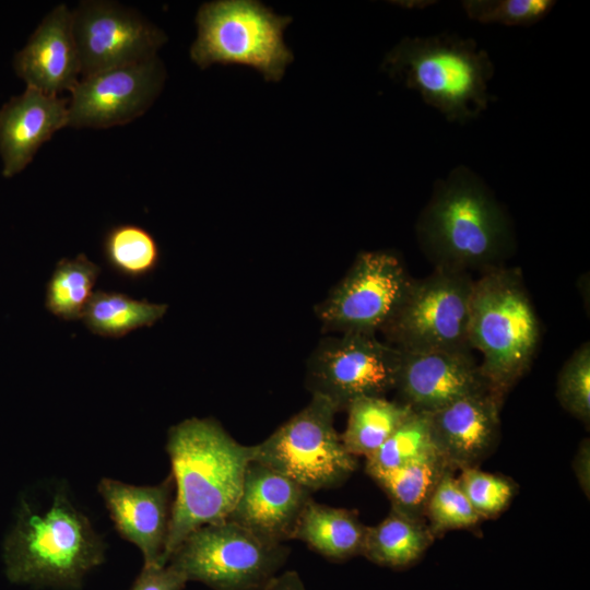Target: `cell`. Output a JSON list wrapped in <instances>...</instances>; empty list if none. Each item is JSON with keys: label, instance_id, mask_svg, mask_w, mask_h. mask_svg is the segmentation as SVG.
I'll return each instance as SVG.
<instances>
[{"label": "cell", "instance_id": "cell-10", "mask_svg": "<svg viewBox=\"0 0 590 590\" xmlns=\"http://www.w3.org/2000/svg\"><path fill=\"white\" fill-rule=\"evenodd\" d=\"M413 280L393 252H361L317 306L316 314L330 331L376 335L391 319Z\"/></svg>", "mask_w": 590, "mask_h": 590}, {"label": "cell", "instance_id": "cell-28", "mask_svg": "<svg viewBox=\"0 0 590 590\" xmlns=\"http://www.w3.org/2000/svg\"><path fill=\"white\" fill-rule=\"evenodd\" d=\"M425 517L435 538L449 530L472 528L483 520L451 470L441 476L434 488L425 507Z\"/></svg>", "mask_w": 590, "mask_h": 590}, {"label": "cell", "instance_id": "cell-18", "mask_svg": "<svg viewBox=\"0 0 590 590\" xmlns=\"http://www.w3.org/2000/svg\"><path fill=\"white\" fill-rule=\"evenodd\" d=\"M13 68L26 87L54 95L74 87L81 79V63L67 4L54 7L44 16L15 54Z\"/></svg>", "mask_w": 590, "mask_h": 590}, {"label": "cell", "instance_id": "cell-24", "mask_svg": "<svg viewBox=\"0 0 590 590\" xmlns=\"http://www.w3.org/2000/svg\"><path fill=\"white\" fill-rule=\"evenodd\" d=\"M166 304L134 299L123 293L97 291L81 320L94 334L119 339L143 327H151L167 311Z\"/></svg>", "mask_w": 590, "mask_h": 590}, {"label": "cell", "instance_id": "cell-32", "mask_svg": "<svg viewBox=\"0 0 590 590\" xmlns=\"http://www.w3.org/2000/svg\"><path fill=\"white\" fill-rule=\"evenodd\" d=\"M187 582L185 574L170 563L143 565L130 590H184Z\"/></svg>", "mask_w": 590, "mask_h": 590}, {"label": "cell", "instance_id": "cell-11", "mask_svg": "<svg viewBox=\"0 0 590 590\" xmlns=\"http://www.w3.org/2000/svg\"><path fill=\"white\" fill-rule=\"evenodd\" d=\"M402 352L375 334L341 333L320 342L307 368L311 394L343 410L363 397H386L396 389Z\"/></svg>", "mask_w": 590, "mask_h": 590}, {"label": "cell", "instance_id": "cell-27", "mask_svg": "<svg viewBox=\"0 0 590 590\" xmlns=\"http://www.w3.org/2000/svg\"><path fill=\"white\" fill-rule=\"evenodd\" d=\"M438 451L428 413L413 412L371 456L365 470L370 476L397 469L424 455Z\"/></svg>", "mask_w": 590, "mask_h": 590}, {"label": "cell", "instance_id": "cell-26", "mask_svg": "<svg viewBox=\"0 0 590 590\" xmlns=\"http://www.w3.org/2000/svg\"><path fill=\"white\" fill-rule=\"evenodd\" d=\"M103 250L108 266L129 279H140L150 274L160 259L154 237L135 224L111 227L104 237Z\"/></svg>", "mask_w": 590, "mask_h": 590}, {"label": "cell", "instance_id": "cell-6", "mask_svg": "<svg viewBox=\"0 0 590 590\" xmlns=\"http://www.w3.org/2000/svg\"><path fill=\"white\" fill-rule=\"evenodd\" d=\"M196 23L190 58L202 69L214 63L244 64L276 82L293 60L283 39L291 17L276 15L260 2H206L199 8Z\"/></svg>", "mask_w": 590, "mask_h": 590}, {"label": "cell", "instance_id": "cell-30", "mask_svg": "<svg viewBox=\"0 0 590 590\" xmlns=\"http://www.w3.org/2000/svg\"><path fill=\"white\" fill-rule=\"evenodd\" d=\"M555 5L553 0H465L469 19L483 24L530 26L544 19Z\"/></svg>", "mask_w": 590, "mask_h": 590}, {"label": "cell", "instance_id": "cell-3", "mask_svg": "<svg viewBox=\"0 0 590 590\" xmlns=\"http://www.w3.org/2000/svg\"><path fill=\"white\" fill-rule=\"evenodd\" d=\"M104 552L87 517L57 494L44 512L22 504L3 546L5 575L13 583L74 590Z\"/></svg>", "mask_w": 590, "mask_h": 590}, {"label": "cell", "instance_id": "cell-19", "mask_svg": "<svg viewBox=\"0 0 590 590\" xmlns=\"http://www.w3.org/2000/svg\"><path fill=\"white\" fill-rule=\"evenodd\" d=\"M68 101L26 87L0 108L2 176L21 173L55 132L69 127Z\"/></svg>", "mask_w": 590, "mask_h": 590}, {"label": "cell", "instance_id": "cell-15", "mask_svg": "<svg viewBox=\"0 0 590 590\" xmlns=\"http://www.w3.org/2000/svg\"><path fill=\"white\" fill-rule=\"evenodd\" d=\"M311 494L287 476L250 461L240 495L227 519L268 542L284 543L293 540Z\"/></svg>", "mask_w": 590, "mask_h": 590}, {"label": "cell", "instance_id": "cell-29", "mask_svg": "<svg viewBox=\"0 0 590 590\" xmlns=\"http://www.w3.org/2000/svg\"><path fill=\"white\" fill-rule=\"evenodd\" d=\"M560 405L574 417L590 423V344L582 343L563 365L556 386Z\"/></svg>", "mask_w": 590, "mask_h": 590}, {"label": "cell", "instance_id": "cell-17", "mask_svg": "<svg viewBox=\"0 0 590 590\" xmlns=\"http://www.w3.org/2000/svg\"><path fill=\"white\" fill-rule=\"evenodd\" d=\"M502 402L485 391L429 413L435 446L453 471L476 468L494 450L500 434Z\"/></svg>", "mask_w": 590, "mask_h": 590}, {"label": "cell", "instance_id": "cell-1", "mask_svg": "<svg viewBox=\"0 0 590 590\" xmlns=\"http://www.w3.org/2000/svg\"><path fill=\"white\" fill-rule=\"evenodd\" d=\"M166 451L176 487L164 564L197 528L227 519L252 460V446L236 441L213 418H187L169 428Z\"/></svg>", "mask_w": 590, "mask_h": 590}, {"label": "cell", "instance_id": "cell-31", "mask_svg": "<svg viewBox=\"0 0 590 590\" xmlns=\"http://www.w3.org/2000/svg\"><path fill=\"white\" fill-rule=\"evenodd\" d=\"M459 483L475 511L482 519L498 516L516 495V483L505 476L476 468L461 470Z\"/></svg>", "mask_w": 590, "mask_h": 590}, {"label": "cell", "instance_id": "cell-9", "mask_svg": "<svg viewBox=\"0 0 590 590\" xmlns=\"http://www.w3.org/2000/svg\"><path fill=\"white\" fill-rule=\"evenodd\" d=\"M470 273L435 269L413 280L396 312L381 330L401 352L472 351L469 342Z\"/></svg>", "mask_w": 590, "mask_h": 590}, {"label": "cell", "instance_id": "cell-8", "mask_svg": "<svg viewBox=\"0 0 590 590\" xmlns=\"http://www.w3.org/2000/svg\"><path fill=\"white\" fill-rule=\"evenodd\" d=\"M284 543L268 542L225 519L193 530L168 563L188 581L213 590H261L287 560Z\"/></svg>", "mask_w": 590, "mask_h": 590}, {"label": "cell", "instance_id": "cell-33", "mask_svg": "<svg viewBox=\"0 0 590 590\" xmlns=\"http://www.w3.org/2000/svg\"><path fill=\"white\" fill-rule=\"evenodd\" d=\"M573 469L585 495L590 496V442L583 439L576 451Z\"/></svg>", "mask_w": 590, "mask_h": 590}, {"label": "cell", "instance_id": "cell-20", "mask_svg": "<svg viewBox=\"0 0 590 590\" xmlns=\"http://www.w3.org/2000/svg\"><path fill=\"white\" fill-rule=\"evenodd\" d=\"M367 528L356 511L319 504L311 498L298 519L293 540L306 543L329 559L345 560L362 555Z\"/></svg>", "mask_w": 590, "mask_h": 590}, {"label": "cell", "instance_id": "cell-13", "mask_svg": "<svg viewBox=\"0 0 590 590\" xmlns=\"http://www.w3.org/2000/svg\"><path fill=\"white\" fill-rule=\"evenodd\" d=\"M164 79L157 56L82 76L70 91L69 127L104 129L129 123L150 108Z\"/></svg>", "mask_w": 590, "mask_h": 590}, {"label": "cell", "instance_id": "cell-23", "mask_svg": "<svg viewBox=\"0 0 590 590\" xmlns=\"http://www.w3.org/2000/svg\"><path fill=\"white\" fill-rule=\"evenodd\" d=\"M449 470L453 471L438 451H433L370 477L386 493L391 508L424 518L428 498L441 476Z\"/></svg>", "mask_w": 590, "mask_h": 590}, {"label": "cell", "instance_id": "cell-2", "mask_svg": "<svg viewBox=\"0 0 590 590\" xmlns=\"http://www.w3.org/2000/svg\"><path fill=\"white\" fill-rule=\"evenodd\" d=\"M416 233L435 269L465 273L500 268L514 244L502 206L485 184L463 165L436 181L418 216Z\"/></svg>", "mask_w": 590, "mask_h": 590}, {"label": "cell", "instance_id": "cell-14", "mask_svg": "<svg viewBox=\"0 0 590 590\" xmlns=\"http://www.w3.org/2000/svg\"><path fill=\"white\" fill-rule=\"evenodd\" d=\"M394 390L399 401L414 412L428 414L461 398L491 391L472 351L445 350L402 352Z\"/></svg>", "mask_w": 590, "mask_h": 590}, {"label": "cell", "instance_id": "cell-25", "mask_svg": "<svg viewBox=\"0 0 590 590\" xmlns=\"http://www.w3.org/2000/svg\"><path fill=\"white\" fill-rule=\"evenodd\" d=\"M101 268L84 253L62 258L46 286L45 306L62 320H80L93 296Z\"/></svg>", "mask_w": 590, "mask_h": 590}, {"label": "cell", "instance_id": "cell-12", "mask_svg": "<svg viewBox=\"0 0 590 590\" xmlns=\"http://www.w3.org/2000/svg\"><path fill=\"white\" fill-rule=\"evenodd\" d=\"M81 78L156 57L165 33L133 8L109 0H84L71 10Z\"/></svg>", "mask_w": 590, "mask_h": 590}, {"label": "cell", "instance_id": "cell-22", "mask_svg": "<svg viewBox=\"0 0 590 590\" xmlns=\"http://www.w3.org/2000/svg\"><path fill=\"white\" fill-rule=\"evenodd\" d=\"M347 423L341 436L353 456L365 458L376 452L391 434L414 412L401 401L386 397H363L346 409Z\"/></svg>", "mask_w": 590, "mask_h": 590}, {"label": "cell", "instance_id": "cell-34", "mask_svg": "<svg viewBox=\"0 0 590 590\" xmlns=\"http://www.w3.org/2000/svg\"><path fill=\"white\" fill-rule=\"evenodd\" d=\"M261 590H307L296 570H287L273 577Z\"/></svg>", "mask_w": 590, "mask_h": 590}, {"label": "cell", "instance_id": "cell-21", "mask_svg": "<svg viewBox=\"0 0 590 590\" xmlns=\"http://www.w3.org/2000/svg\"><path fill=\"white\" fill-rule=\"evenodd\" d=\"M434 540L424 518L391 508L381 522L367 528L362 555L377 565L401 569L417 562Z\"/></svg>", "mask_w": 590, "mask_h": 590}, {"label": "cell", "instance_id": "cell-7", "mask_svg": "<svg viewBox=\"0 0 590 590\" xmlns=\"http://www.w3.org/2000/svg\"><path fill=\"white\" fill-rule=\"evenodd\" d=\"M339 409L311 394L309 403L252 446V460L287 476L310 493L344 483L357 469V458L334 428Z\"/></svg>", "mask_w": 590, "mask_h": 590}, {"label": "cell", "instance_id": "cell-4", "mask_svg": "<svg viewBox=\"0 0 590 590\" xmlns=\"http://www.w3.org/2000/svg\"><path fill=\"white\" fill-rule=\"evenodd\" d=\"M469 342L482 354L489 390L504 400L530 368L540 342L539 319L518 270L500 267L474 279Z\"/></svg>", "mask_w": 590, "mask_h": 590}, {"label": "cell", "instance_id": "cell-16", "mask_svg": "<svg viewBox=\"0 0 590 590\" xmlns=\"http://www.w3.org/2000/svg\"><path fill=\"white\" fill-rule=\"evenodd\" d=\"M169 475L154 486H135L113 479H102L98 492L120 535L142 553L145 566L166 565L164 553L172 517Z\"/></svg>", "mask_w": 590, "mask_h": 590}, {"label": "cell", "instance_id": "cell-5", "mask_svg": "<svg viewBox=\"0 0 590 590\" xmlns=\"http://www.w3.org/2000/svg\"><path fill=\"white\" fill-rule=\"evenodd\" d=\"M382 66L450 121L464 123L487 108L494 64L471 38L406 37L388 52Z\"/></svg>", "mask_w": 590, "mask_h": 590}]
</instances>
